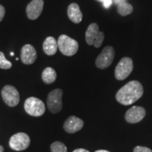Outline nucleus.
<instances>
[{
    "instance_id": "1",
    "label": "nucleus",
    "mask_w": 152,
    "mask_h": 152,
    "mask_svg": "<svg viewBox=\"0 0 152 152\" xmlns=\"http://www.w3.org/2000/svg\"><path fill=\"white\" fill-rule=\"evenodd\" d=\"M144 89L141 83L137 80H132L125 85L118 91L116 99L123 105H130L142 97Z\"/></svg>"
},
{
    "instance_id": "2",
    "label": "nucleus",
    "mask_w": 152,
    "mask_h": 152,
    "mask_svg": "<svg viewBox=\"0 0 152 152\" xmlns=\"http://www.w3.org/2000/svg\"><path fill=\"white\" fill-rule=\"evenodd\" d=\"M57 44L60 52L67 56H73L77 53L79 48L78 42L66 35H61L58 37Z\"/></svg>"
},
{
    "instance_id": "3",
    "label": "nucleus",
    "mask_w": 152,
    "mask_h": 152,
    "mask_svg": "<svg viewBox=\"0 0 152 152\" xmlns=\"http://www.w3.org/2000/svg\"><path fill=\"white\" fill-rule=\"evenodd\" d=\"M104 39V34L99 30L98 25L95 23L90 24L85 33V40L87 45H94L96 48L102 46Z\"/></svg>"
},
{
    "instance_id": "4",
    "label": "nucleus",
    "mask_w": 152,
    "mask_h": 152,
    "mask_svg": "<svg viewBox=\"0 0 152 152\" xmlns=\"http://www.w3.org/2000/svg\"><path fill=\"white\" fill-rule=\"evenodd\" d=\"M24 109L28 114L35 117L41 116L45 112V106L42 101L34 96L28 98L26 100Z\"/></svg>"
},
{
    "instance_id": "5",
    "label": "nucleus",
    "mask_w": 152,
    "mask_h": 152,
    "mask_svg": "<svg viewBox=\"0 0 152 152\" xmlns=\"http://www.w3.org/2000/svg\"><path fill=\"white\" fill-rule=\"evenodd\" d=\"M63 91L61 89H55L49 93L47 104L49 111L52 113H57L62 109Z\"/></svg>"
},
{
    "instance_id": "6",
    "label": "nucleus",
    "mask_w": 152,
    "mask_h": 152,
    "mask_svg": "<svg viewBox=\"0 0 152 152\" xmlns=\"http://www.w3.org/2000/svg\"><path fill=\"white\" fill-rule=\"evenodd\" d=\"M133 70L132 60L129 57H124L120 61L115 69V77L118 80L126 79Z\"/></svg>"
},
{
    "instance_id": "7",
    "label": "nucleus",
    "mask_w": 152,
    "mask_h": 152,
    "mask_svg": "<svg viewBox=\"0 0 152 152\" xmlns=\"http://www.w3.org/2000/svg\"><path fill=\"white\" fill-rule=\"evenodd\" d=\"M30 144V137L24 132H18L9 140V147L14 151H23L28 149Z\"/></svg>"
},
{
    "instance_id": "8",
    "label": "nucleus",
    "mask_w": 152,
    "mask_h": 152,
    "mask_svg": "<svg viewBox=\"0 0 152 152\" xmlns=\"http://www.w3.org/2000/svg\"><path fill=\"white\" fill-rule=\"evenodd\" d=\"M4 102L10 107L17 106L20 102V94L16 87L12 85H6L1 92Z\"/></svg>"
},
{
    "instance_id": "9",
    "label": "nucleus",
    "mask_w": 152,
    "mask_h": 152,
    "mask_svg": "<svg viewBox=\"0 0 152 152\" xmlns=\"http://www.w3.org/2000/svg\"><path fill=\"white\" fill-rule=\"evenodd\" d=\"M114 56H115V51L111 46L104 47L95 61L96 67L100 69H105L111 65Z\"/></svg>"
},
{
    "instance_id": "10",
    "label": "nucleus",
    "mask_w": 152,
    "mask_h": 152,
    "mask_svg": "<svg viewBox=\"0 0 152 152\" xmlns=\"http://www.w3.org/2000/svg\"><path fill=\"white\" fill-rule=\"evenodd\" d=\"M145 115V109L141 106H135L128 110L125 113V118L129 123H137L142 121Z\"/></svg>"
},
{
    "instance_id": "11",
    "label": "nucleus",
    "mask_w": 152,
    "mask_h": 152,
    "mask_svg": "<svg viewBox=\"0 0 152 152\" xmlns=\"http://www.w3.org/2000/svg\"><path fill=\"white\" fill-rule=\"evenodd\" d=\"M43 0H33L28 4L26 8V14L30 20H35L39 18L43 10Z\"/></svg>"
},
{
    "instance_id": "12",
    "label": "nucleus",
    "mask_w": 152,
    "mask_h": 152,
    "mask_svg": "<svg viewBox=\"0 0 152 152\" xmlns=\"http://www.w3.org/2000/svg\"><path fill=\"white\" fill-rule=\"evenodd\" d=\"M20 58L22 62L26 65L34 64L37 59V52L35 47L29 44L25 45L20 52Z\"/></svg>"
},
{
    "instance_id": "13",
    "label": "nucleus",
    "mask_w": 152,
    "mask_h": 152,
    "mask_svg": "<svg viewBox=\"0 0 152 152\" xmlns=\"http://www.w3.org/2000/svg\"><path fill=\"white\" fill-rule=\"evenodd\" d=\"M83 125H84V122L83 120L72 115L66 120L64 124V128L66 132L68 133H75L80 130L83 128Z\"/></svg>"
},
{
    "instance_id": "14",
    "label": "nucleus",
    "mask_w": 152,
    "mask_h": 152,
    "mask_svg": "<svg viewBox=\"0 0 152 152\" xmlns=\"http://www.w3.org/2000/svg\"><path fill=\"white\" fill-rule=\"evenodd\" d=\"M67 14L68 18L74 23H80L83 20V14L80 9L79 6L76 3H72L69 5Z\"/></svg>"
},
{
    "instance_id": "15",
    "label": "nucleus",
    "mask_w": 152,
    "mask_h": 152,
    "mask_svg": "<svg viewBox=\"0 0 152 152\" xmlns=\"http://www.w3.org/2000/svg\"><path fill=\"white\" fill-rule=\"evenodd\" d=\"M58 49V44L54 37H47L43 43V51L48 56H53Z\"/></svg>"
},
{
    "instance_id": "16",
    "label": "nucleus",
    "mask_w": 152,
    "mask_h": 152,
    "mask_svg": "<svg viewBox=\"0 0 152 152\" xmlns=\"http://www.w3.org/2000/svg\"><path fill=\"white\" fill-rule=\"evenodd\" d=\"M113 1L117 6V11L121 16H125L132 14L133 7L127 0H113Z\"/></svg>"
},
{
    "instance_id": "17",
    "label": "nucleus",
    "mask_w": 152,
    "mask_h": 152,
    "mask_svg": "<svg viewBox=\"0 0 152 152\" xmlns=\"http://www.w3.org/2000/svg\"><path fill=\"white\" fill-rule=\"evenodd\" d=\"M56 73L54 68L47 67L44 70L42 74V79L45 84H52L56 79Z\"/></svg>"
},
{
    "instance_id": "18",
    "label": "nucleus",
    "mask_w": 152,
    "mask_h": 152,
    "mask_svg": "<svg viewBox=\"0 0 152 152\" xmlns=\"http://www.w3.org/2000/svg\"><path fill=\"white\" fill-rule=\"evenodd\" d=\"M52 152H67V147L63 142H54L51 145Z\"/></svg>"
},
{
    "instance_id": "19",
    "label": "nucleus",
    "mask_w": 152,
    "mask_h": 152,
    "mask_svg": "<svg viewBox=\"0 0 152 152\" xmlns=\"http://www.w3.org/2000/svg\"><path fill=\"white\" fill-rule=\"evenodd\" d=\"M12 66V64L6 58L2 52H0V68L1 69H9Z\"/></svg>"
},
{
    "instance_id": "20",
    "label": "nucleus",
    "mask_w": 152,
    "mask_h": 152,
    "mask_svg": "<svg viewBox=\"0 0 152 152\" xmlns=\"http://www.w3.org/2000/svg\"><path fill=\"white\" fill-rule=\"evenodd\" d=\"M134 152H152L149 148L137 146L134 149Z\"/></svg>"
},
{
    "instance_id": "21",
    "label": "nucleus",
    "mask_w": 152,
    "mask_h": 152,
    "mask_svg": "<svg viewBox=\"0 0 152 152\" xmlns=\"http://www.w3.org/2000/svg\"><path fill=\"white\" fill-rule=\"evenodd\" d=\"M113 0H105L103 3V7L105 9H109L111 7V6L113 4Z\"/></svg>"
},
{
    "instance_id": "22",
    "label": "nucleus",
    "mask_w": 152,
    "mask_h": 152,
    "mask_svg": "<svg viewBox=\"0 0 152 152\" xmlns=\"http://www.w3.org/2000/svg\"><path fill=\"white\" fill-rule=\"evenodd\" d=\"M5 16V9L2 5L0 4V22L3 20Z\"/></svg>"
},
{
    "instance_id": "23",
    "label": "nucleus",
    "mask_w": 152,
    "mask_h": 152,
    "mask_svg": "<svg viewBox=\"0 0 152 152\" xmlns=\"http://www.w3.org/2000/svg\"><path fill=\"white\" fill-rule=\"evenodd\" d=\"M73 152H90V151H87V150L85 149H77L74 150Z\"/></svg>"
},
{
    "instance_id": "24",
    "label": "nucleus",
    "mask_w": 152,
    "mask_h": 152,
    "mask_svg": "<svg viewBox=\"0 0 152 152\" xmlns=\"http://www.w3.org/2000/svg\"><path fill=\"white\" fill-rule=\"evenodd\" d=\"M94 152H110L109 151H106V150H97V151Z\"/></svg>"
},
{
    "instance_id": "25",
    "label": "nucleus",
    "mask_w": 152,
    "mask_h": 152,
    "mask_svg": "<svg viewBox=\"0 0 152 152\" xmlns=\"http://www.w3.org/2000/svg\"><path fill=\"white\" fill-rule=\"evenodd\" d=\"M0 152H4V147L1 145H0Z\"/></svg>"
},
{
    "instance_id": "26",
    "label": "nucleus",
    "mask_w": 152,
    "mask_h": 152,
    "mask_svg": "<svg viewBox=\"0 0 152 152\" xmlns=\"http://www.w3.org/2000/svg\"><path fill=\"white\" fill-rule=\"evenodd\" d=\"M96 1H99V2H101V3H103L104 1H105V0H96Z\"/></svg>"
},
{
    "instance_id": "27",
    "label": "nucleus",
    "mask_w": 152,
    "mask_h": 152,
    "mask_svg": "<svg viewBox=\"0 0 152 152\" xmlns=\"http://www.w3.org/2000/svg\"><path fill=\"white\" fill-rule=\"evenodd\" d=\"M10 54H11V56H14V52H11Z\"/></svg>"
}]
</instances>
